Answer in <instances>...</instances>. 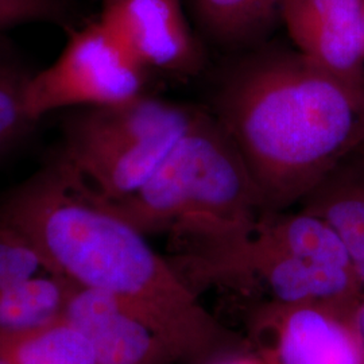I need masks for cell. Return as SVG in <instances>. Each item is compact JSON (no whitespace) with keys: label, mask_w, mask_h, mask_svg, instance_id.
<instances>
[{"label":"cell","mask_w":364,"mask_h":364,"mask_svg":"<svg viewBox=\"0 0 364 364\" xmlns=\"http://www.w3.org/2000/svg\"><path fill=\"white\" fill-rule=\"evenodd\" d=\"M0 224L25 236L50 273L144 316L181 364H207L248 344L208 312L169 257L96 197L60 150L0 196Z\"/></svg>","instance_id":"cell-1"},{"label":"cell","mask_w":364,"mask_h":364,"mask_svg":"<svg viewBox=\"0 0 364 364\" xmlns=\"http://www.w3.org/2000/svg\"><path fill=\"white\" fill-rule=\"evenodd\" d=\"M215 117L243 158L263 213L284 212L364 144V87L296 50L262 53L225 81Z\"/></svg>","instance_id":"cell-2"},{"label":"cell","mask_w":364,"mask_h":364,"mask_svg":"<svg viewBox=\"0 0 364 364\" xmlns=\"http://www.w3.org/2000/svg\"><path fill=\"white\" fill-rule=\"evenodd\" d=\"M105 204L146 236L169 235L177 254L242 239L263 213L243 158L218 119L200 109L135 193Z\"/></svg>","instance_id":"cell-3"},{"label":"cell","mask_w":364,"mask_h":364,"mask_svg":"<svg viewBox=\"0 0 364 364\" xmlns=\"http://www.w3.org/2000/svg\"><path fill=\"white\" fill-rule=\"evenodd\" d=\"M197 108L142 95L122 105L77 107L58 149L105 203L135 193L189 129Z\"/></svg>","instance_id":"cell-4"},{"label":"cell","mask_w":364,"mask_h":364,"mask_svg":"<svg viewBox=\"0 0 364 364\" xmlns=\"http://www.w3.org/2000/svg\"><path fill=\"white\" fill-rule=\"evenodd\" d=\"M66 33L55 63L27 84L23 111L33 123L61 108L122 105L147 93L149 72L99 19Z\"/></svg>","instance_id":"cell-5"},{"label":"cell","mask_w":364,"mask_h":364,"mask_svg":"<svg viewBox=\"0 0 364 364\" xmlns=\"http://www.w3.org/2000/svg\"><path fill=\"white\" fill-rule=\"evenodd\" d=\"M352 306L266 301L250 317L248 343L273 364H364Z\"/></svg>","instance_id":"cell-6"},{"label":"cell","mask_w":364,"mask_h":364,"mask_svg":"<svg viewBox=\"0 0 364 364\" xmlns=\"http://www.w3.org/2000/svg\"><path fill=\"white\" fill-rule=\"evenodd\" d=\"M99 21L149 73L196 76L204 52L182 0H100Z\"/></svg>","instance_id":"cell-7"},{"label":"cell","mask_w":364,"mask_h":364,"mask_svg":"<svg viewBox=\"0 0 364 364\" xmlns=\"http://www.w3.org/2000/svg\"><path fill=\"white\" fill-rule=\"evenodd\" d=\"M294 50L331 75L364 87L362 0H278Z\"/></svg>","instance_id":"cell-8"},{"label":"cell","mask_w":364,"mask_h":364,"mask_svg":"<svg viewBox=\"0 0 364 364\" xmlns=\"http://www.w3.org/2000/svg\"><path fill=\"white\" fill-rule=\"evenodd\" d=\"M64 317L91 341L99 364H181L156 326L107 293L75 287Z\"/></svg>","instance_id":"cell-9"},{"label":"cell","mask_w":364,"mask_h":364,"mask_svg":"<svg viewBox=\"0 0 364 364\" xmlns=\"http://www.w3.org/2000/svg\"><path fill=\"white\" fill-rule=\"evenodd\" d=\"M304 209L324 218L341 236L364 291V171H335L304 201Z\"/></svg>","instance_id":"cell-10"},{"label":"cell","mask_w":364,"mask_h":364,"mask_svg":"<svg viewBox=\"0 0 364 364\" xmlns=\"http://www.w3.org/2000/svg\"><path fill=\"white\" fill-rule=\"evenodd\" d=\"M0 358L11 364H99L91 341L65 317L1 333Z\"/></svg>","instance_id":"cell-11"},{"label":"cell","mask_w":364,"mask_h":364,"mask_svg":"<svg viewBox=\"0 0 364 364\" xmlns=\"http://www.w3.org/2000/svg\"><path fill=\"white\" fill-rule=\"evenodd\" d=\"M76 285L43 273L0 290V335L49 324L65 316Z\"/></svg>","instance_id":"cell-12"},{"label":"cell","mask_w":364,"mask_h":364,"mask_svg":"<svg viewBox=\"0 0 364 364\" xmlns=\"http://www.w3.org/2000/svg\"><path fill=\"white\" fill-rule=\"evenodd\" d=\"M201 25L227 46L248 45L269 33L278 18V0H192Z\"/></svg>","instance_id":"cell-13"},{"label":"cell","mask_w":364,"mask_h":364,"mask_svg":"<svg viewBox=\"0 0 364 364\" xmlns=\"http://www.w3.org/2000/svg\"><path fill=\"white\" fill-rule=\"evenodd\" d=\"M33 75L34 72L19 60L4 33H0V161L21 144L36 124L23 111L25 92Z\"/></svg>","instance_id":"cell-14"},{"label":"cell","mask_w":364,"mask_h":364,"mask_svg":"<svg viewBox=\"0 0 364 364\" xmlns=\"http://www.w3.org/2000/svg\"><path fill=\"white\" fill-rule=\"evenodd\" d=\"M28 23L78 26L77 7L70 0H0V33Z\"/></svg>","instance_id":"cell-15"},{"label":"cell","mask_w":364,"mask_h":364,"mask_svg":"<svg viewBox=\"0 0 364 364\" xmlns=\"http://www.w3.org/2000/svg\"><path fill=\"white\" fill-rule=\"evenodd\" d=\"M43 273L50 270L37 248L25 236L0 224V290Z\"/></svg>","instance_id":"cell-16"},{"label":"cell","mask_w":364,"mask_h":364,"mask_svg":"<svg viewBox=\"0 0 364 364\" xmlns=\"http://www.w3.org/2000/svg\"><path fill=\"white\" fill-rule=\"evenodd\" d=\"M207 364H273L266 356L257 351L251 344L236 351L227 352Z\"/></svg>","instance_id":"cell-17"},{"label":"cell","mask_w":364,"mask_h":364,"mask_svg":"<svg viewBox=\"0 0 364 364\" xmlns=\"http://www.w3.org/2000/svg\"><path fill=\"white\" fill-rule=\"evenodd\" d=\"M352 318L364 341V296L356 301L351 308Z\"/></svg>","instance_id":"cell-18"},{"label":"cell","mask_w":364,"mask_h":364,"mask_svg":"<svg viewBox=\"0 0 364 364\" xmlns=\"http://www.w3.org/2000/svg\"><path fill=\"white\" fill-rule=\"evenodd\" d=\"M0 364H11L10 362H7V360H4V359H1L0 358Z\"/></svg>","instance_id":"cell-19"},{"label":"cell","mask_w":364,"mask_h":364,"mask_svg":"<svg viewBox=\"0 0 364 364\" xmlns=\"http://www.w3.org/2000/svg\"><path fill=\"white\" fill-rule=\"evenodd\" d=\"M362 10H363V22H364V0H362Z\"/></svg>","instance_id":"cell-20"},{"label":"cell","mask_w":364,"mask_h":364,"mask_svg":"<svg viewBox=\"0 0 364 364\" xmlns=\"http://www.w3.org/2000/svg\"><path fill=\"white\" fill-rule=\"evenodd\" d=\"M70 1H75V0H70Z\"/></svg>","instance_id":"cell-21"}]
</instances>
